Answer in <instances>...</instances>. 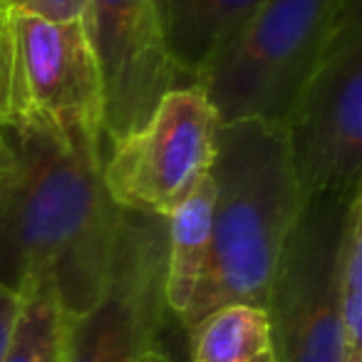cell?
Segmentation results:
<instances>
[{"label":"cell","instance_id":"obj_1","mask_svg":"<svg viewBox=\"0 0 362 362\" xmlns=\"http://www.w3.org/2000/svg\"><path fill=\"white\" fill-rule=\"evenodd\" d=\"M8 132L18 176L0 199V288L21 296L50 281L62 313L82 315L102 296L124 218L102 181V144Z\"/></svg>","mask_w":362,"mask_h":362},{"label":"cell","instance_id":"obj_2","mask_svg":"<svg viewBox=\"0 0 362 362\" xmlns=\"http://www.w3.org/2000/svg\"><path fill=\"white\" fill-rule=\"evenodd\" d=\"M214 181V236L206 271L179 317L184 332L216 308H266L281 248L300 214L283 122L241 119L218 127Z\"/></svg>","mask_w":362,"mask_h":362},{"label":"cell","instance_id":"obj_3","mask_svg":"<svg viewBox=\"0 0 362 362\" xmlns=\"http://www.w3.org/2000/svg\"><path fill=\"white\" fill-rule=\"evenodd\" d=\"M347 0H261L197 77L221 124L283 122Z\"/></svg>","mask_w":362,"mask_h":362},{"label":"cell","instance_id":"obj_4","mask_svg":"<svg viewBox=\"0 0 362 362\" xmlns=\"http://www.w3.org/2000/svg\"><path fill=\"white\" fill-rule=\"evenodd\" d=\"M303 199L362 187V0H347L286 119Z\"/></svg>","mask_w":362,"mask_h":362},{"label":"cell","instance_id":"obj_5","mask_svg":"<svg viewBox=\"0 0 362 362\" xmlns=\"http://www.w3.org/2000/svg\"><path fill=\"white\" fill-rule=\"evenodd\" d=\"M347 199H308L288 231L266 300L276 362H345L337 248Z\"/></svg>","mask_w":362,"mask_h":362},{"label":"cell","instance_id":"obj_6","mask_svg":"<svg viewBox=\"0 0 362 362\" xmlns=\"http://www.w3.org/2000/svg\"><path fill=\"white\" fill-rule=\"evenodd\" d=\"M13 37V112L8 129H33L65 144H102L105 107L95 52L80 21L8 13Z\"/></svg>","mask_w":362,"mask_h":362},{"label":"cell","instance_id":"obj_7","mask_svg":"<svg viewBox=\"0 0 362 362\" xmlns=\"http://www.w3.org/2000/svg\"><path fill=\"white\" fill-rule=\"evenodd\" d=\"M169 315L166 218L124 211L102 296L67 317L60 362H141Z\"/></svg>","mask_w":362,"mask_h":362},{"label":"cell","instance_id":"obj_8","mask_svg":"<svg viewBox=\"0 0 362 362\" xmlns=\"http://www.w3.org/2000/svg\"><path fill=\"white\" fill-rule=\"evenodd\" d=\"M221 119L199 85L169 90L149 119L110 144L102 181L124 211L166 216L209 174Z\"/></svg>","mask_w":362,"mask_h":362},{"label":"cell","instance_id":"obj_9","mask_svg":"<svg viewBox=\"0 0 362 362\" xmlns=\"http://www.w3.org/2000/svg\"><path fill=\"white\" fill-rule=\"evenodd\" d=\"M82 23L100 70L105 141L115 144L189 82L169 55L154 0H87Z\"/></svg>","mask_w":362,"mask_h":362},{"label":"cell","instance_id":"obj_10","mask_svg":"<svg viewBox=\"0 0 362 362\" xmlns=\"http://www.w3.org/2000/svg\"><path fill=\"white\" fill-rule=\"evenodd\" d=\"M258 6L261 0H154L169 55L189 85Z\"/></svg>","mask_w":362,"mask_h":362},{"label":"cell","instance_id":"obj_11","mask_svg":"<svg viewBox=\"0 0 362 362\" xmlns=\"http://www.w3.org/2000/svg\"><path fill=\"white\" fill-rule=\"evenodd\" d=\"M166 305L179 320L206 271L214 236V181L209 174L166 214Z\"/></svg>","mask_w":362,"mask_h":362},{"label":"cell","instance_id":"obj_12","mask_svg":"<svg viewBox=\"0 0 362 362\" xmlns=\"http://www.w3.org/2000/svg\"><path fill=\"white\" fill-rule=\"evenodd\" d=\"M189 362H256L271 350V325L266 308L233 305L216 308L187 332Z\"/></svg>","mask_w":362,"mask_h":362},{"label":"cell","instance_id":"obj_13","mask_svg":"<svg viewBox=\"0 0 362 362\" xmlns=\"http://www.w3.org/2000/svg\"><path fill=\"white\" fill-rule=\"evenodd\" d=\"M67 315L50 281H35L21 293V310L13 325L3 362H60Z\"/></svg>","mask_w":362,"mask_h":362},{"label":"cell","instance_id":"obj_14","mask_svg":"<svg viewBox=\"0 0 362 362\" xmlns=\"http://www.w3.org/2000/svg\"><path fill=\"white\" fill-rule=\"evenodd\" d=\"M87 0H0V13H25L45 21H80Z\"/></svg>","mask_w":362,"mask_h":362},{"label":"cell","instance_id":"obj_15","mask_svg":"<svg viewBox=\"0 0 362 362\" xmlns=\"http://www.w3.org/2000/svg\"><path fill=\"white\" fill-rule=\"evenodd\" d=\"M13 112V37L11 21L0 13V127H11Z\"/></svg>","mask_w":362,"mask_h":362},{"label":"cell","instance_id":"obj_16","mask_svg":"<svg viewBox=\"0 0 362 362\" xmlns=\"http://www.w3.org/2000/svg\"><path fill=\"white\" fill-rule=\"evenodd\" d=\"M18 176V149L13 134L0 127V199L6 197L8 189L13 187V181Z\"/></svg>","mask_w":362,"mask_h":362},{"label":"cell","instance_id":"obj_17","mask_svg":"<svg viewBox=\"0 0 362 362\" xmlns=\"http://www.w3.org/2000/svg\"><path fill=\"white\" fill-rule=\"evenodd\" d=\"M18 310H21V296L13 291L0 288V362L6 357V350L11 345L13 325H16Z\"/></svg>","mask_w":362,"mask_h":362},{"label":"cell","instance_id":"obj_18","mask_svg":"<svg viewBox=\"0 0 362 362\" xmlns=\"http://www.w3.org/2000/svg\"><path fill=\"white\" fill-rule=\"evenodd\" d=\"M141 362H176V360L169 355V352L161 350V347H151V350L141 357Z\"/></svg>","mask_w":362,"mask_h":362},{"label":"cell","instance_id":"obj_19","mask_svg":"<svg viewBox=\"0 0 362 362\" xmlns=\"http://www.w3.org/2000/svg\"><path fill=\"white\" fill-rule=\"evenodd\" d=\"M256 362H276V360H273L271 350H268V352H266V355H261V357H258V360H256Z\"/></svg>","mask_w":362,"mask_h":362}]
</instances>
